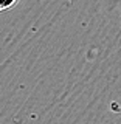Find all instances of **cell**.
Masks as SVG:
<instances>
[{"label":"cell","instance_id":"6da1fadb","mask_svg":"<svg viewBox=\"0 0 121 124\" xmlns=\"http://www.w3.org/2000/svg\"><path fill=\"white\" fill-rule=\"evenodd\" d=\"M20 0H0V13H5V11L14 8Z\"/></svg>","mask_w":121,"mask_h":124}]
</instances>
